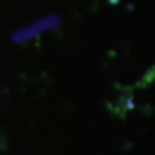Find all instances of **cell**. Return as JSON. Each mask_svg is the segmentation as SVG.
Segmentation results:
<instances>
[]
</instances>
